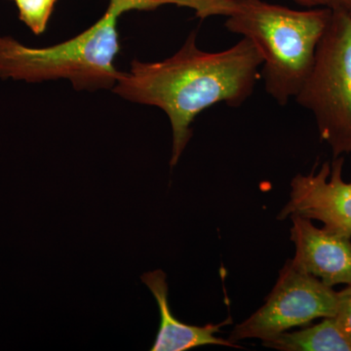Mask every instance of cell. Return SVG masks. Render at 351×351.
I'll use <instances>...</instances> for the list:
<instances>
[{
  "label": "cell",
  "mask_w": 351,
  "mask_h": 351,
  "mask_svg": "<svg viewBox=\"0 0 351 351\" xmlns=\"http://www.w3.org/2000/svg\"><path fill=\"white\" fill-rule=\"evenodd\" d=\"M300 5L306 8H315V7H329V0H293Z\"/></svg>",
  "instance_id": "cell-15"
},
{
  "label": "cell",
  "mask_w": 351,
  "mask_h": 351,
  "mask_svg": "<svg viewBox=\"0 0 351 351\" xmlns=\"http://www.w3.org/2000/svg\"><path fill=\"white\" fill-rule=\"evenodd\" d=\"M345 157L325 161L309 174H297L291 181L290 199L278 219L299 215L319 221L329 232L351 239V181L343 179Z\"/></svg>",
  "instance_id": "cell-6"
},
{
  "label": "cell",
  "mask_w": 351,
  "mask_h": 351,
  "mask_svg": "<svg viewBox=\"0 0 351 351\" xmlns=\"http://www.w3.org/2000/svg\"><path fill=\"white\" fill-rule=\"evenodd\" d=\"M334 317L351 343V285L339 291L338 304Z\"/></svg>",
  "instance_id": "cell-12"
},
{
  "label": "cell",
  "mask_w": 351,
  "mask_h": 351,
  "mask_svg": "<svg viewBox=\"0 0 351 351\" xmlns=\"http://www.w3.org/2000/svg\"><path fill=\"white\" fill-rule=\"evenodd\" d=\"M263 346L281 351H351L350 339L334 316L298 331L282 332L276 339L263 341Z\"/></svg>",
  "instance_id": "cell-9"
},
{
  "label": "cell",
  "mask_w": 351,
  "mask_h": 351,
  "mask_svg": "<svg viewBox=\"0 0 351 351\" xmlns=\"http://www.w3.org/2000/svg\"><path fill=\"white\" fill-rule=\"evenodd\" d=\"M154 9L164 4H176L189 7L195 11L196 16L206 19L211 16H221L226 0H149Z\"/></svg>",
  "instance_id": "cell-11"
},
{
  "label": "cell",
  "mask_w": 351,
  "mask_h": 351,
  "mask_svg": "<svg viewBox=\"0 0 351 351\" xmlns=\"http://www.w3.org/2000/svg\"><path fill=\"white\" fill-rule=\"evenodd\" d=\"M262 64L260 52L249 39L210 53L198 48L193 32L181 49L162 62L133 61L128 71L120 73L113 91L167 114L173 133L170 165L174 167L193 136L195 117L216 104L243 105L261 80Z\"/></svg>",
  "instance_id": "cell-1"
},
{
  "label": "cell",
  "mask_w": 351,
  "mask_h": 351,
  "mask_svg": "<svg viewBox=\"0 0 351 351\" xmlns=\"http://www.w3.org/2000/svg\"><path fill=\"white\" fill-rule=\"evenodd\" d=\"M329 7L335 10H343L351 15V0H329Z\"/></svg>",
  "instance_id": "cell-14"
},
{
  "label": "cell",
  "mask_w": 351,
  "mask_h": 351,
  "mask_svg": "<svg viewBox=\"0 0 351 351\" xmlns=\"http://www.w3.org/2000/svg\"><path fill=\"white\" fill-rule=\"evenodd\" d=\"M143 282L156 298L160 313V325L152 351H188L204 346H221L242 348L230 339L218 338L216 334L221 328L232 324V317L219 323L205 326H195L178 320L171 311L168 300V284L163 270L156 269L143 274Z\"/></svg>",
  "instance_id": "cell-8"
},
{
  "label": "cell",
  "mask_w": 351,
  "mask_h": 351,
  "mask_svg": "<svg viewBox=\"0 0 351 351\" xmlns=\"http://www.w3.org/2000/svg\"><path fill=\"white\" fill-rule=\"evenodd\" d=\"M119 16L108 8L87 31L51 47L29 48L0 36V77L27 82L62 78L76 90L113 89L121 73L113 66L119 52Z\"/></svg>",
  "instance_id": "cell-3"
},
{
  "label": "cell",
  "mask_w": 351,
  "mask_h": 351,
  "mask_svg": "<svg viewBox=\"0 0 351 351\" xmlns=\"http://www.w3.org/2000/svg\"><path fill=\"white\" fill-rule=\"evenodd\" d=\"M290 219V239L295 249L293 265L330 287L351 285V239L317 228L299 215Z\"/></svg>",
  "instance_id": "cell-7"
},
{
  "label": "cell",
  "mask_w": 351,
  "mask_h": 351,
  "mask_svg": "<svg viewBox=\"0 0 351 351\" xmlns=\"http://www.w3.org/2000/svg\"><path fill=\"white\" fill-rule=\"evenodd\" d=\"M295 100L313 113L332 158L351 154V15L332 9L313 66Z\"/></svg>",
  "instance_id": "cell-4"
},
{
  "label": "cell",
  "mask_w": 351,
  "mask_h": 351,
  "mask_svg": "<svg viewBox=\"0 0 351 351\" xmlns=\"http://www.w3.org/2000/svg\"><path fill=\"white\" fill-rule=\"evenodd\" d=\"M331 15L330 7L294 10L263 0H230L225 25L254 43L265 91L285 106L308 75Z\"/></svg>",
  "instance_id": "cell-2"
},
{
  "label": "cell",
  "mask_w": 351,
  "mask_h": 351,
  "mask_svg": "<svg viewBox=\"0 0 351 351\" xmlns=\"http://www.w3.org/2000/svg\"><path fill=\"white\" fill-rule=\"evenodd\" d=\"M19 17L34 34H43L57 0H15Z\"/></svg>",
  "instance_id": "cell-10"
},
{
  "label": "cell",
  "mask_w": 351,
  "mask_h": 351,
  "mask_svg": "<svg viewBox=\"0 0 351 351\" xmlns=\"http://www.w3.org/2000/svg\"><path fill=\"white\" fill-rule=\"evenodd\" d=\"M108 8L119 15L130 10H152L149 0H110Z\"/></svg>",
  "instance_id": "cell-13"
},
{
  "label": "cell",
  "mask_w": 351,
  "mask_h": 351,
  "mask_svg": "<svg viewBox=\"0 0 351 351\" xmlns=\"http://www.w3.org/2000/svg\"><path fill=\"white\" fill-rule=\"evenodd\" d=\"M338 292L317 277L302 272L288 260L265 304L234 327L230 341L276 339L295 327L336 314Z\"/></svg>",
  "instance_id": "cell-5"
}]
</instances>
